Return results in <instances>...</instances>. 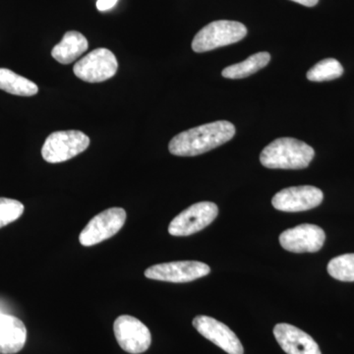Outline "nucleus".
<instances>
[{
    "instance_id": "nucleus-15",
    "label": "nucleus",
    "mask_w": 354,
    "mask_h": 354,
    "mask_svg": "<svg viewBox=\"0 0 354 354\" xmlns=\"http://www.w3.org/2000/svg\"><path fill=\"white\" fill-rule=\"evenodd\" d=\"M86 37L77 31H69L64 35L62 41L55 46L51 55L62 64H70L80 57L88 50Z\"/></svg>"
},
{
    "instance_id": "nucleus-18",
    "label": "nucleus",
    "mask_w": 354,
    "mask_h": 354,
    "mask_svg": "<svg viewBox=\"0 0 354 354\" xmlns=\"http://www.w3.org/2000/svg\"><path fill=\"white\" fill-rule=\"evenodd\" d=\"M344 74V67L335 58H326L307 72V79L313 82L335 80Z\"/></svg>"
},
{
    "instance_id": "nucleus-9",
    "label": "nucleus",
    "mask_w": 354,
    "mask_h": 354,
    "mask_svg": "<svg viewBox=\"0 0 354 354\" xmlns=\"http://www.w3.org/2000/svg\"><path fill=\"white\" fill-rule=\"evenodd\" d=\"M211 272V268L205 263L198 261H176V262L162 263L153 265L146 270L147 279L167 283H189Z\"/></svg>"
},
{
    "instance_id": "nucleus-16",
    "label": "nucleus",
    "mask_w": 354,
    "mask_h": 354,
    "mask_svg": "<svg viewBox=\"0 0 354 354\" xmlns=\"http://www.w3.org/2000/svg\"><path fill=\"white\" fill-rule=\"evenodd\" d=\"M0 90L11 95L32 97L38 94L39 87L36 83L18 75L12 70L0 68Z\"/></svg>"
},
{
    "instance_id": "nucleus-12",
    "label": "nucleus",
    "mask_w": 354,
    "mask_h": 354,
    "mask_svg": "<svg viewBox=\"0 0 354 354\" xmlns=\"http://www.w3.org/2000/svg\"><path fill=\"white\" fill-rule=\"evenodd\" d=\"M193 326L199 334L228 354H243L244 349L236 335L225 324L209 316H197Z\"/></svg>"
},
{
    "instance_id": "nucleus-22",
    "label": "nucleus",
    "mask_w": 354,
    "mask_h": 354,
    "mask_svg": "<svg viewBox=\"0 0 354 354\" xmlns=\"http://www.w3.org/2000/svg\"><path fill=\"white\" fill-rule=\"evenodd\" d=\"M291 1L297 2V3L301 4L304 6L313 7L317 6L319 0H291Z\"/></svg>"
},
{
    "instance_id": "nucleus-11",
    "label": "nucleus",
    "mask_w": 354,
    "mask_h": 354,
    "mask_svg": "<svg viewBox=\"0 0 354 354\" xmlns=\"http://www.w3.org/2000/svg\"><path fill=\"white\" fill-rule=\"evenodd\" d=\"M322 191L314 186H297L279 191L272 197L274 209L288 213L308 211L323 202Z\"/></svg>"
},
{
    "instance_id": "nucleus-14",
    "label": "nucleus",
    "mask_w": 354,
    "mask_h": 354,
    "mask_svg": "<svg viewBox=\"0 0 354 354\" xmlns=\"http://www.w3.org/2000/svg\"><path fill=\"white\" fill-rule=\"evenodd\" d=\"M27 341V329L17 317L0 312V354H15Z\"/></svg>"
},
{
    "instance_id": "nucleus-10",
    "label": "nucleus",
    "mask_w": 354,
    "mask_h": 354,
    "mask_svg": "<svg viewBox=\"0 0 354 354\" xmlns=\"http://www.w3.org/2000/svg\"><path fill=\"white\" fill-rule=\"evenodd\" d=\"M325 241L326 234L322 228L310 223L288 228L279 235L281 247L293 253L318 252Z\"/></svg>"
},
{
    "instance_id": "nucleus-5",
    "label": "nucleus",
    "mask_w": 354,
    "mask_h": 354,
    "mask_svg": "<svg viewBox=\"0 0 354 354\" xmlns=\"http://www.w3.org/2000/svg\"><path fill=\"white\" fill-rule=\"evenodd\" d=\"M127 214L124 209L113 208L106 209L94 216L84 227L79 241L81 245L90 247L97 245L111 239L123 227L127 221Z\"/></svg>"
},
{
    "instance_id": "nucleus-21",
    "label": "nucleus",
    "mask_w": 354,
    "mask_h": 354,
    "mask_svg": "<svg viewBox=\"0 0 354 354\" xmlns=\"http://www.w3.org/2000/svg\"><path fill=\"white\" fill-rule=\"evenodd\" d=\"M118 0H97V10L104 12V11L111 10L118 3Z\"/></svg>"
},
{
    "instance_id": "nucleus-13",
    "label": "nucleus",
    "mask_w": 354,
    "mask_h": 354,
    "mask_svg": "<svg viewBox=\"0 0 354 354\" xmlns=\"http://www.w3.org/2000/svg\"><path fill=\"white\" fill-rule=\"evenodd\" d=\"M274 335L281 348L288 354H322L311 335L290 324L276 325Z\"/></svg>"
},
{
    "instance_id": "nucleus-8",
    "label": "nucleus",
    "mask_w": 354,
    "mask_h": 354,
    "mask_svg": "<svg viewBox=\"0 0 354 354\" xmlns=\"http://www.w3.org/2000/svg\"><path fill=\"white\" fill-rule=\"evenodd\" d=\"M113 332L120 348L130 354L145 353L152 342L150 330L133 316L118 317L114 321Z\"/></svg>"
},
{
    "instance_id": "nucleus-1",
    "label": "nucleus",
    "mask_w": 354,
    "mask_h": 354,
    "mask_svg": "<svg viewBox=\"0 0 354 354\" xmlns=\"http://www.w3.org/2000/svg\"><path fill=\"white\" fill-rule=\"evenodd\" d=\"M234 135L235 127L232 122L215 121L179 133L169 142V150L177 157H194L223 145Z\"/></svg>"
},
{
    "instance_id": "nucleus-3",
    "label": "nucleus",
    "mask_w": 354,
    "mask_h": 354,
    "mask_svg": "<svg viewBox=\"0 0 354 354\" xmlns=\"http://www.w3.org/2000/svg\"><path fill=\"white\" fill-rule=\"evenodd\" d=\"M247 28L236 21H214L197 32L192 41V50L201 53L221 46L237 43L245 38Z\"/></svg>"
},
{
    "instance_id": "nucleus-19",
    "label": "nucleus",
    "mask_w": 354,
    "mask_h": 354,
    "mask_svg": "<svg viewBox=\"0 0 354 354\" xmlns=\"http://www.w3.org/2000/svg\"><path fill=\"white\" fill-rule=\"evenodd\" d=\"M328 272L341 281H354V253L344 254L330 261Z\"/></svg>"
},
{
    "instance_id": "nucleus-17",
    "label": "nucleus",
    "mask_w": 354,
    "mask_h": 354,
    "mask_svg": "<svg viewBox=\"0 0 354 354\" xmlns=\"http://www.w3.org/2000/svg\"><path fill=\"white\" fill-rule=\"evenodd\" d=\"M271 55L269 53H255L239 64L230 65L223 70L221 75L228 79H242L252 75L269 64Z\"/></svg>"
},
{
    "instance_id": "nucleus-6",
    "label": "nucleus",
    "mask_w": 354,
    "mask_h": 354,
    "mask_svg": "<svg viewBox=\"0 0 354 354\" xmlns=\"http://www.w3.org/2000/svg\"><path fill=\"white\" fill-rule=\"evenodd\" d=\"M218 214V208L215 203L200 202L193 204L171 221L169 234L172 236H189L196 234L211 225Z\"/></svg>"
},
{
    "instance_id": "nucleus-2",
    "label": "nucleus",
    "mask_w": 354,
    "mask_h": 354,
    "mask_svg": "<svg viewBox=\"0 0 354 354\" xmlns=\"http://www.w3.org/2000/svg\"><path fill=\"white\" fill-rule=\"evenodd\" d=\"M315 151L295 138H279L269 144L260 155L261 164L268 169H302L308 167Z\"/></svg>"
},
{
    "instance_id": "nucleus-7",
    "label": "nucleus",
    "mask_w": 354,
    "mask_h": 354,
    "mask_svg": "<svg viewBox=\"0 0 354 354\" xmlns=\"http://www.w3.org/2000/svg\"><path fill=\"white\" fill-rule=\"evenodd\" d=\"M118 62L113 51L108 48H97L91 51L74 65V74L88 83H100L115 75Z\"/></svg>"
},
{
    "instance_id": "nucleus-20",
    "label": "nucleus",
    "mask_w": 354,
    "mask_h": 354,
    "mask_svg": "<svg viewBox=\"0 0 354 354\" xmlns=\"http://www.w3.org/2000/svg\"><path fill=\"white\" fill-rule=\"evenodd\" d=\"M25 207L17 200L0 198V228L17 221L24 213Z\"/></svg>"
},
{
    "instance_id": "nucleus-4",
    "label": "nucleus",
    "mask_w": 354,
    "mask_h": 354,
    "mask_svg": "<svg viewBox=\"0 0 354 354\" xmlns=\"http://www.w3.org/2000/svg\"><path fill=\"white\" fill-rule=\"evenodd\" d=\"M90 146V138L81 131H57L51 133L46 139L41 156L50 164L66 162L85 152Z\"/></svg>"
}]
</instances>
